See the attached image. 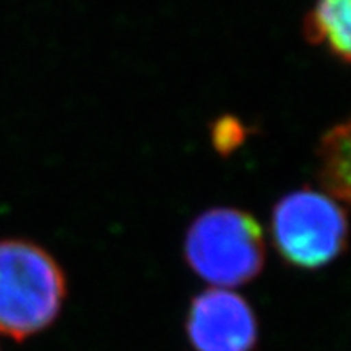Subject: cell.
<instances>
[{"label":"cell","mask_w":351,"mask_h":351,"mask_svg":"<svg viewBox=\"0 0 351 351\" xmlns=\"http://www.w3.org/2000/svg\"><path fill=\"white\" fill-rule=\"evenodd\" d=\"M319 180L335 201L350 197V124L333 125L319 143Z\"/></svg>","instance_id":"obj_6"},{"label":"cell","mask_w":351,"mask_h":351,"mask_svg":"<svg viewBox=\"0 0 351 351\" xmlns=\"http://www.w3.org/2000/svg\"><path fill=\"white\" fill-rule=\"evenodd\" d=\"M271 233L278 253L289 265L324 267L346 245V212L324 192L294 190L274 206Z\"/></svg>","instance_id":"obj_3"},{"label":"cell","mask_w":351,"mask_h":351,"mask_svg":"<svg viewBox=\"0 0 351 351\" xmlns=\"http://www.w3.org/2000/svg\"><path fill=\"white\" fill-rule=\"evenodd\" d=\"M351 0H315L303 22L310 45L323 47L342 63L350 61Z\"/></svg>","instance_id":"obj_5"},{"label":"cell","mask_w":351,"mask_h":351,"mask_svg":"<svg viewBox=\"0 0 351 351\" xmlns=\"http://www.w3.org/2000/svg\"><path fill=\"white\" fill-rule=\"evenodd\" d=\"M185 330L194 351H253L258 342L254 310L230 289L213 287L195 296Z\"/></svg>","instance_id":"obj_4"},{"label":"cell","mask_w":351,"mask_h":351,"mask_svg":"<svg viewBox=\"0 0 351 351\" xmlns=\"http://www.w3.org/2000/svg\"><path fill=\"white\" fill-rule=\"evenodd\" d=\"M66 276L42 245L22 239L0 241V335L22 342L60 317Z\"/></svg>","instance_id":"obj_1"},{"label":"cell","mask_w":351,"mask_h":351,"mask_svg":"<svg viewBox=\"0 0 351 351\" xmlns=\"http://www.w3.org/2000/svg\"><path fill=\"white\" fill-rule=\"evenodd\" d=\"M185 260L201 280L217 289L245 285L265 263L262 226L244 210H206L186 231Z\"/></svg>","instance_id":"obj_2"},{"label":"cell","mask_w":351,"mask_h":351,"mask_svg":"<svg viewBox=\"0 0 351 351\" xmlns=\"http://www.w3.org/2000/svg\"><path fill=\"white\" fill-rule=\"evenodd\" d=\"M247 131L244 124L235 117H221L212 125V143L222 156H228L244 143Z\"/></svg>","instance_id":"obj_7"}]
</instances>
